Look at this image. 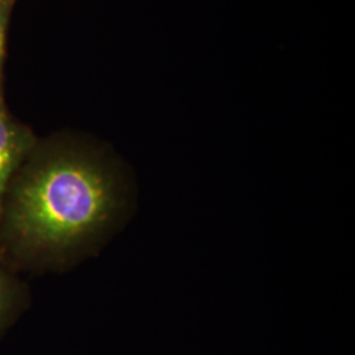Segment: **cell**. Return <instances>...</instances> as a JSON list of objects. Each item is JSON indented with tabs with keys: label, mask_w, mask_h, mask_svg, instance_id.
<instances>
[{
	"label": "cell",
	"mask_w": 355,
	"mask_h": 355,
	"mask_svg": "<svg viewBox=\"0 0 355 355\" xmlns=\"http://www.w3.org/2000/svg\"><path fill=\"white\" fill-rule=\"evenodd\" d=\"M129 189L101 153L58 145L29 157L12 179L0 223L20 257L64 266L94 252L127 215Z\"/></svg>",
	"instance_id": "obj_1"
},
{
	"label": "cell",
	"mask_w": 355,
	"mask_h": 355,
	"mask_svg": "<svg viewBox=\"0 0 355 355\" xmlns=\"http://www.w3.org/2000/svg\"><path fill=\"white\" fill-rule=\"evenodd\" d=\"M33 148L31 130L11 119L0 103V214L13 178Z\"/></svg>",
	"instance_id": "obj_2"
},
{
	"label": "cell",
	"mask_w": 355,
	"mask_h": 355,
	"mask_svg": "<svg viewBox=\"0 0 355 355\" xmlns=\"http://www.w3.org/2000/svg\"><path fill=\"white\" fill-rule=\"evenodd\" d=\"M17 306V288L7 274L0 271V331L4 329Z\"/></svg>",
	"instance_id": "obj_3"
},
{
	"label": "cell",
	"mask_w": 355,
	"mask_h": 355,
	"mask_svg": "<svg viewBox=\"0 0 355 355\" xmlns=\"http://www.w3.org/2000/svg\"><path fill=\"white\" fill-rule=\"evenodd\" d=\"M8 3L0 1V89H1V74H3V64L6 54V36H7V26H8V15H10ZM1 103V95H0Z\"/></svg>",
	"instance_id": "obj_4"
},
{
	"label": "cell",
	"mask_w": 355,
	"mask_h": 355,
	"mask_svg": "<svg viewBox=\"0 0 355 355\" xmlns=\"http://www.w3.org/2000/svg\"><path fill=\"white\" fill-rule=\"evenodd\" d=\"M0 1H3V3H8V4H11L13 0H0Z\"/></svg>",
	"instance_id": "obj_5"
}]
</instances>
